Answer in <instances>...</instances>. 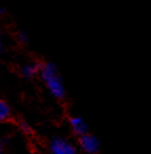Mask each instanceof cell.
I'll return each mask as SVG.
<instances>
[{"label":"cell","instance_id":"obj_10","mask_svg":"<svg viewBox=\"0 0 151 154\" xmlns=\"http://www.w3.org/2000/svg\"><path fill=\"white\" fill-rule=\"evenodd\" d=\"M0 150H1V148H0Z\"/></svg>","mask_w":151,"mask_h":154},{"label":"cell","instance_id":"obj_1","mask_svg":"<svg viewBox=\"0 0 151 154\" xmlns=\"http://www.w3.org/2000/svg\"><path fill=\"white\" fill-rule=\"evenodd\" d=\"M41 76L47 84L50 92L56 97V98H64V86L57 72L55 64L47 63L41 68Z\"/></svg>","mask_w":151,"mask_h":154},{"label":"cell","instance_id":"obj_5","mask_svg":"<svg viewBox=\"0 0 151 154\" xmlns=\"http://www.w3.org/2000/svg\"><path fill=\"white\" fill-rule=\"evenodd\" d=\"M11 110L5 101H0V122H5L9 118Z\"/></svg>","mask_w":151,"mask_h":154},{"label":"cell","instance_id":"obj_2","mask_svg":"<svg viewBox=\"0 0 151 154\" xmlns=\"http://www.w3.org/2000/svg\"><path fill=\"white\" fill-rule=\"evenodd\" d=\"M52 154H76V148L64 138H54L50 143Z\"/></svg>","mask_w":151,"mask_h":154},{"label":"cell","instance_id":"obj_4","mask_svg":"<svg viewBox=\"0 0 151 154\" xmlns=\"http://www.w3.org/2000/svg\"><path fill=\"white\" fill-rule=\"evenodd\" d=\"M70 125L72 127L74 133H76L77 135L81 136L88 133V126L85 122V120L79 116H73L70 118Z\"/></svg>","mask_w":151,"mask_h":154},{"label":"cell","instance_id":"obj_8","mask_svg":"<svg viewBox=\"0 0 151 154\" xmlns=\"http://www.w3.org/2000/svg\"><path fill=\"white\" fill-rule=\"evenodd\" d=\"M3 13H5V10L2 8H0V14H3Z\"/></svg>","mask_w":151,"mask_h":154},{"label":"cell","instance_id":"obj_3","mask_svg":"<svg viewBox=\"0 0 151 154\" xmlns=\"http://www.w3.org/2000/svg\"><path fill=\"white\" fill-rule=\"evenodd\" d=\"M81 149L89 154H96L98 153L100 149V141L95 135L87 133L85 135H81L79 138Z\"/></svg>","mask_w":151,"mask_h":154},{"label":"cell","instance_id":"obj_6","mask_svg":"<svg viewBox=\"0 0 151 154\" xmlns=\"http://www.w3.org/2000/svg\"><path fill=\"white\" fill-rule=\"evenodd\" d=\"M38 68H39V66H32V64H31V66H27L26 68L24 69L22 73H24V75L26 77H32L33 75L37 72Z\"/></svg>","mask_w":151,"mask_h":154},{"label":"cell","instance_id":"obj_7","mask_svg":"<svg viewBox=\"0 0 151 154\" xmlns=\"http://www.w3.org/2000/svg\"><path fill=\"white\" fill-rule=\"evenodd\" d=\"M19 39L22 41V42H27V41H28V37L26 36V34H24V33H20V34H19Z\"/></svg>","mask_w":151,"mask_h":154},{"label":"cell","instance_id":"obj_9","mask_svg":"<svg viewBox=\"0 0 151 154\" xmlns=\"http://www.w3.org/2000/svg\"><path fill=\"white\" fill-rule=\"evenodd\" d=\"M1 47H2V45H1V41H0V50H1Z\"/></svg>","mask_w":151,"mask_h":154}]
</instances>
